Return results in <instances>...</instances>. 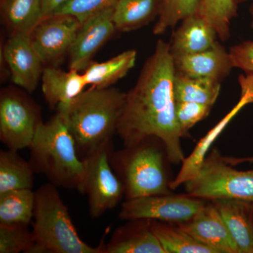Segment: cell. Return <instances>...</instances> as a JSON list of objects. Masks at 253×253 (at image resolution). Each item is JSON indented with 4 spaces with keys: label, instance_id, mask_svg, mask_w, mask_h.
Wrapping results in <instances>:
<instances>
[{
    "label": "cell",
    "instance_id": "1",
    "mask_svg": "<svg viewBox=\"0 0 253 253\" xmlns=\"http://www.w3.org/2000/svg\"><path fill=\"white\" fill-rule=\"evenodd\" d=\"M174 76L169 43L160 40L145 62L135 85L126 93L116 133L125 146L156 136L164 144L169 162L177 165L185 157L176 117Z\"/></svg>",
    "mask_w": 253,
    "mask_h": 253
},
{
    "label": "cell",
    "instance_id": "2",
    "mask_svg": "<svg viewBox=\"0 0 253 253\" xmlns=\"http://www.w3.org/2000/svg\"><path fill=\"white\" fill-rule=\"evenodd\" d=\"M126 101V93L116 88L90 87L69 104L58 106L82 161L112 139Z\"/></svg>",
    "mask_w": 253,
    "mask_h": 253
},
{
    "label": "cell",
    "instance_id": "3",
    "mask_svg": "<svg viewBox=\"0 0 253 253\" xmlns=\"http://www.w3.org/2000/svg\"><path fill=\"white\" fill-rule=\"evenodd\" d=\"M35 173L44 174L56 187L77 190L83 194L84 163L78 156L73 136L61 113L38 126L29 147Z\"/></svg>",
    "mask_w": 253,
    "mask_h": 253
},
{
    "label": "cell",
    "instance_id": "4",
    "mask_svg": "<svg viewBox=\"0 0 253 253\" xmlns=\"http://www.w3.org/2000/svg\"><path fill=\"white\" fill-rule=\"evenodd\" d=\"M166 160L165 145L156 136L123 149L113 150L109 156L110 164L124 187L126 199L172 194Z\"/></svg>",
    "mask_w": 253,
    "mask_h": 253
},
{
    "label": "cell",
    "instance_id": "5",
    "mask_svg": "<svg viewBox=\"0 0 253 253\" xmlns=\"http://www.w3.org/2000/svg\"><path fill=\"white\" fill-rule=\"evenodd\" d=\"M31 253H102L101 245L92 247L78 235L56 186L44 184L36 192Z\"/></svg>",
    "mask_w": 253,
    "mask_h": 253
},
{
    "label": "cell",
    "instance_id": "6",
    "mask_svg": "<svg viewBox=\"0 0 253 253\" xmlns=\"http://www.w3.org/2000/svg\"><path fill=\"white\" fill-rule=\"evenodd\" d=\"M187 194L204 201L235 199L253 204V169L238 170L212 149L197 174L184 184Z\"/></svg>",
    "mask_w": 253,
    "mask_h": 253
},
{
    "label": "cell",
    "instance_id": "7",
    "mask_svg": "<svg viewBox=\"0 0 253 253\" xmlns=\"http://www.w3.org/2000/svg\"><path fill=\"white\" fill-rule=\"evenodd\" d=\"M113 150L112 139L84 160L83 194L87 196L89 213L92 218L101 217L116 208L125 196L122 182L110 164Z\"/></svg>",
    "mask_w": 253,
    "mask_h": 253
},
{
    "label": "cell",
    "instance_id": "8",
    "mask_svg": "<svg viewBox=\"0 0 253 253\" xmlns=\"http://www.w3.org/2000/svg\"><path fill=\"white\" fill-rule=\"evenodd\" d=\"M206 201L189 195H152L126 199L120 219H147L179 224L190 220L204 207Z\"/></svg>",
    "mask_w": 253,
    "mask_h": 253
},
{
    "label": "cell",
    "instance_id": "9",
    "mask_svg": "<svg viewBox=\"0 0 253 253\" xmlns=\"http://www.w3.org/2000/svg\"><path fill=\"white\" fill-rule=\"evenodd\" d=\"M42 123L36 106L23 95L4 91L0 97V140L10 150L29 148Z\"/></svg>",
    "mask_w": 253,
    "mask_h": 253
},
{
    "label": "cell",
    "instance_id": "10",
    "mask_svg": "<svg viewBox=\"0 0 253 253\" xmlns=\"http://www.w3.org/2000/svg\"><path fill=\"white\" fill-rule=\"evenodd\" d=\"M81 23L70 15L43 18L31 35L32 43L43 64L56 66L70 49Z\"/></svg>",
    "mask_w": 253,
    "mask_h": 253
},
{
    "label": "cell",
    "instance_id": "11",
    "mask_svg": "<svg viewBox=\"0 0 253 253\" xmlns=\"http://www.w3.org/2000/svg\"><path fill=\"white\" fill-rule=\"evenodd\" d=\"M113 9L114 5L82 23L69 51L71 69L84 71L96 51L117 31L113 21Z\"/></svg>",
    "mask_w": 253,
    "mask_h": 253
},
{
    "label": "cell",
    "instance_id": "12",
    "mask_svg": "<svg viewBox=\"0 0 253 253\" xmlns=\"http://www.w3.org/2000/svg\"><path fill=\"white\" fill-rule=\"evenodd\" d=\"M4 57L11 71L13 83L31 93L38 86L43 69L31 36L13 35L5 44Z\"/></svg>",
    "mask_w": 253,
    "mask_h": 253
},
{
    "label": "cell",
    "instance_id": "13",
    "mask_svg": "<svg viewBox=\"0 0 253 253\" xmlns=\"http://www.w3.org/2000/svg\"><path fill=\"white\" fill-rule=\"evenodd\" d=\"M175 73L190 78L224 81L234 68L229 51L219 41L195 54L173 56Z\"/></svg>",
    "mask_w": 253,
    "mask_h": 253
},
{
    "label": "cell",
    "instance_id": "14",
    "mask_svg": "<svg viewBox=\"0 0 253 253\" xmlns=\"http://www.w3.org/2000/svg\"><path fill=\"white\" fill-rule=\"evenodd\" d=\"M241 89V99L227 116L223 118L217 126L213 127L203 139L198 143L194 151L188 157L185 158L182 163L180 171L177 176L171 181L169 187L171 190L175 189L184 184L186 181L192 179L199 170L205 158L207 156L208 151L219 135L221 131L225 128L231 119L239 112L242 108L249 104H253V76H242L239 80Z\"/></svg>",
    "mask_w": 253,
    "mask_h": 253
},
{
    "label": "cell",
    "instance_id": "15",
    "mask_svg": "<svg viewBox=\"0 0 253 253\" xmlns=\"http://www.w3.org/2000/svg\"><path fill=\"white\" fill-rule=\"evenodd\" d=\"M178 225L217 253H239L225 222L212 201L206 204L192 219Z\"/></svg>",
    "mask_w": 253,
    "mask_h": 253
},
{
    "label": "cell",
    "instance_id": "16",
    "mask_svg": "<svg viewBox=\"0 0 253 253\" xmlns=\"http://www.w3.org/2000/svg\"><path fill=\"white\" fill-rule=\"evenodd\" d=\"M128 221L113 232L109 243L101 242L102 253H165L151 229V219Z\"/></svg>",
    "mask_w": 253,
    "mask_h": 253
},
{
    "label": "cell",
    "instance_id": "17",
    "mask_svg": "<svg viewBox=\"0 0 253 253\" xmlns=\"http://www.w3.org/2000/svg\"><path fill=\"white\" fill-rule=\"evenodd\" d=\"M239 253H253V204L235 199L212 201Z\"/></svg>",
    "mask_w": 253,
    "mask_h": 253
},
{
    "label": "cell",
    "instance_id": "18",
    "mask_svg": "<svg viewBox=\"0 0 253 253\" xmlns=\"http://www.w3.org/2000/svg\"><path fill=\"white\" fill-rule=\"evenodd\" d=\"M214 28L197 14L181 21L169 43L172 56L201 52L212 47L218 42Z\"/></svg>",
    "mask_w": 253,
    "mask_h": 253
},
{
    "label": "cell",
    "instance_id": "19",
    "mask_svg": "<svg viewBox=\"0 0 253 253\" xmlns=\"http://www.w3.org/2000/svg\"><path fill=\"white\" fill-rule=\"evenodd\" d=\"M41 78L43 94L52 107L69 104L87 85L80 71L73 69L63 71L54 66L44 68Z\"/></svg>",
    "mask_w": 253,
    "mask_h": 253
},
{
    "label": "cell",
    "instance_id": "20",
    "mask_svg": "<svg viewBox=\"0 0 253 253\" xmlns=\"http://www.w3.org/2000/svg\"><path fill=\"white\" fill-rule=\"evenodd\" d=\"M136 50L123 51L104 62H91L83 73L87 85L107 88L126 76L135 66Z\"/></svg>",
    "mask_w": 253,
    "mask_h": 253
},
{
    "label": "cell",
    "instance_id": "21",
    "mask_svg": "<svg viewBox=\"0 0 253 253\" xmlns=\"http://www.w3.org/2000/svg\"><path fill=\"white\" fill-rule=\"evenodd\" d=\"M161 0H118L113 9V21L117 31L139 29L158 17Z\"/></svg>",
    "mask_w": 253,
    "mask_h": 253
},
{
    "label": "cell",
    "instance_id": "22",
    "mask_svg": "<svg viewBox=\"0 0 253 253\" xmlns=\"http://www.w3.org/2000/svg\"><path fill=\"white\" fill-rule=\"evenodd\" d=\"M42 0H1L3 17L11 36L28 35L42 20Z\"/></svg>",
    "mask_w": 253,
    "mask_h": 253
},
{
    "label": "cell",
    "instance_id": "23",
    "mask_svg": "<svg viewBox=\"0 0 253 253\" xmlns=\"http://www.w3.org/2000/svg\"><path fill=\"white\" fill-rule=\"evenodd\" d=\"M34 173L29 161H25L17 151L8 149L0 152V194L33 189Z\"/></svg>",
    "mask_w": 253,
    "mask_h": 253
},
{
    "label": "cell",
    "instance_id": "24",
    "mask_svg": "<svg viewBox=\"0 0 253 253\" xmlns=\"http://www.w3.org/2000/svg\"><path fill=\"white\" fill-rule=\"evenodd\" d=\"M151 225L165 253H217L199 242L178 224L151 220Z\"/></svg>",
    "mask_w": 253,
    "mask_h": 253
},
{
    "label": "cell",
    "instance_id": "25",
    "mask_svg": "<svg viewBox=\"0 0 253 253\" xmlns=\"http://www.w3.org/2000/svg\"><path fill=\"white\" fill-rule=\"evenodd\" d=\"M36 194L32 189L11 190L0 194V224L29 225L34 216Z\"/></svg>",
    "mask_w": 253,
    "mask_h": 253
},
{
    "label": "cell",
    "instance_id": "26",
    "mask_svg": "<svg viewBox=\"0 0 253 253\" xmlns=\"http://www.w3.org/2000/svg\"><path fill=\"white\" fill-rule=\"evenodd\" d=\"M174 89L176 102L188 101L213 106L220 92L221 83L187 77L175 73Z\"/></svg>",
    "mask_w": 253,
    "mask_h": 253
},
{
    "label": "cell",
    "instance_id": "27",
    "mask_svg": "<svg viewBox=\"0 0 253 253\" xmlns=\"http://www.w3.org/2000/svg\"><path fill=\"white\" fill-rule=\"evenodd\" d=\"M237 9L235 0H201L196 14L214 28L219 41L226 42L230 38L231 23Z\"/></svg>",
    "mask_w": 253,
    "mask_h": 253
},
{
    "label": "cell",
    "instance_id": "28",
    "mask_svg": "<svg viewBox=\"0 0 253 253\" xmlns=\"http://www.w3.org/2000/svg\"><path fill=\"white\" fill-rule=\"evenodd\" d=\"M201 0H161L158 20L153 28L156 36H161L175 27L186 18L197 12Z\"/></svg>",
    "mask_w": 253,
    "mask_h": 253
},
{
    "label": "cell",
    "instance_id": "29",
    "mask_svg": "<svg viewBox=\"0 0 253 253\" xmlns=\"http://www.w3.org/2000/svg\"><path fill=\"white\" fill-rule=\"evenodd\" d=\"M35 244L28 224H0V253H31Z\"/></svg>",
    "mask_w": 253,
    "mask_h": 253
},
{
    "label": "cell",
    "instance_id": "30",
    "mask_svg": "<svg viewBox=\"0 0 253 253\" xmlns=\"http://www.w3.org/2000/svg\"><path fill=\"white\" fill-rule=\"evenodd\" d=\"M212 109V106L199 103L176 102V117L183 138L189 136L190 129L207 117Z\"/></svg>",
    "mask_w": 253,
    "mask_h": 253
},
{
    "label": "cell",
    "instance_id": "31",
    "mask_svg": "<svg viewBox=\"0 0 253 253\" xmlns=\"http://www.w3.org/2000/svg\"><path fill=\"white\" fill-rule=\"evenodd\" d=\"M117 1L118 0H70L54 15H70L77 18L82 24L92 15L116 4Z\"/></svg>",
    "mask_w": 253,
    "mask_h": 253
},
{
    "label": "cell",
    "instance_id": "32",
    "mask_svg": "<svg viewBox=\"0 0 253 253\" xmlns=\"http://www.w3.org/2000/svg\"><path fill=\"white\" fill-rule=\"evenodd\" d=\"M234 68L253 73V41H244L229 50Z\"/></svg>",
    "mask_w": 253,
    "mask_h": 253
},
{
    "label": "cell",
    "instance_id": "33",
    "mask_svg": "<svg viewBox=\"0 0 253 253\" xmlns=\"http://www.w3.org/2000/svg\"><path fill=\"white\" fill-rule=\"evenodd\" d=\"M69 1L70 0H42V11L43 18L52 16Z\"/></svg>",
    "mask_w": 253,
    "mask_h": 253
},
{
    "label": "cell",
    "instance_id": "34",
    "mask_svg": "<svg viewBox=\"0 0 253 253\" xmlns=\"http://www.w3.org/2000/svg\"><path fill=\"white\" fill-rule=\"evenodd\" d=\"M226 162L234 166V165L239 164V163L244 162H253V157L252 158H229L224 157Z\"/></svg>",
    "mask_w": 253,
    "mask_h": 253
},
{
    "label": "cell",
    "instance_id": "35",
    "mask_svg": "<svg viewBox=\"0 0 253 253\" xmlns=\"http://www.w3.org/2000/svg\"><path fill=\"white\" fill-rule=\"evenodd\" d=\"M250 14H251V27L253 31V2L251 6V8H250Z\"/></svg>",
    "mask_w": 253,
    "mask_h": 253
},
{
    "label": "cell",
    "instance_id": "36",
    "mask_svg": "<svg viewBox=\"0 0 253 253\" xmlns=\"http://www.w3.org/2000/svg\"><path fill=\"white\" fill-rule=\"evenodd\" d=\"M236 2L238 4H240V3L245 2V1H253V0H235Z\"/></svg>",
    "mask_w": 253,
    "mask_h": 253
}]
</instances>
